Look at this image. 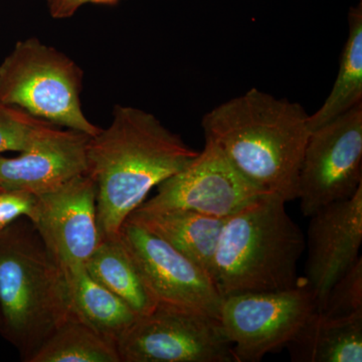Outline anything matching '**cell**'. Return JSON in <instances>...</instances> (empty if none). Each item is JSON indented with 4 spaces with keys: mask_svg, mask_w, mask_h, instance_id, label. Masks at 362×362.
Here are the masks:
<instances>
[{
    "mask_svg": "<svg viewBox=\"0 0 362 362\" xmlns=\"http://www.w3.org/2000/svg\"><path fill=\"white\" fill-rule=\"evenodd\" d=\"M315 310V297L302 279L291 289L223 297L218 321L235 362H257L285 347Z\"/></svg>",
    "mask_w": 362,
    "mask_h": 362,
    "instance_id": "8992f818",
    "label": "cell"
},
{
    "mask_svg": "<svg viewBox=\"0 0 362 362\" xmlns=\"http://www.w3.org/2000/svg\"><path fill=\"white\" fill-rule=\"evenodd\" d=\"M286 346L295 362H361L362 312L332 317L315 310Z\"/></svg>",
    "mask_w": 362,
    "mask_h": 362,
    "instance_id": "9a60e30c",
    "label": "cell"
},
{
    "mask_svg": "<svg viewBox=\"0 0 362 362\" xmlns=\"http://www.w3.org/2000/svg\"><path fill=\"white\" fill-rule=\"evenodd\" d=\"M197 154L156 116L117 105L110 126L90 137L87 145L101 239L118 237L150 190L182 170Z\"/></svg>",
    "mask_w": 362,
    "mask_h": 362,
    "instance_id": "6da1fadb",
    "label": "cell"
},
{
    "mask_svg": "<svg viewBox=\"0 0 362 362\" xmlns=\"http://www.w3.org/2000/svg\"><path fill=\"white\" fill-rule=\"evenodd\" d=\"M83 73L75 62L39 40H21L0 65V103L66 129L97 135L82 110Z\"/></svg>",
    "mask_w": 362,
    "mask_h": 362,
    "instance_id": "5b68a950",
    "label": "cell"
},
{
    "mask_svg": "<svg viewBox=\"0 0 362 362\" xmlns=\"http://www.w3.org/2000/svg\"><path fill=\"white\" fill-rule=\"evenodd\" d=\"M2 190H4V188H2L1 185H0V192H2Z\"/></svg>",
    "mask_w": 362,
    "mask_h": 362,
    "instance_id": "cb8c5ba5",
    "label": "cell"
},
{
    "mask_svg": "<svg viewBox=\"0 0 362 362\" xmlns=\"http://www.w3.org/2000/svg\"><path fill=\"white\" fill-rule=\"evenodd\" d=\"M71 315L65 274L26 218L0 233V333L30 357Z\"/></svg>",
    "mask_w": 362,
    "mask_h": 362,
    "instance_id": "277c9868",
    "label": "cell"
},
{
    "mask_svg": "<svg viewBox=\"0 0 362 362\" xmlns=\"http://www.w3.org/2000/svg\"><path fill=\"white\" fill-rule=\"evenodd\" d=\"M37 197L30 223L47 251L63 270L85 266L101 240L95 181L87 173Z\"/></svg>",
    "mask_w": 362,
    "mask_h": 362,
    "instance_id": "8fae6325",
    "label": "cell"
},
{
    "mask_svg": "<svg viewBox=\"0 0 362 362\" xmlns=\"http://www.w3.org/2000/svg\"><path fill=\"white\" fill-rule=\"evenodd\" d=\"M37 197L23 190L0 192V233L14 221L26 218L32 221L37 211Z\"/></svg>",
    "mask_w": 362,
    "mask_h": 362,
    "instance_id": "7402d4cb",
    "label": "cell"
},
{
    "mask_svg": "<svg viewBox=\"0 0 362 362\" xmlns=\"http://www.w3.org/2000/svg\"><path fill=\"white\" fill-rule=\"evenodd\" d=\"M120 238L157 303L218 319L223 297L204 269L132 221H125Z\"/></svg>",
    "mask_w": 362,
    "mask_h": 362,
    "instance_id": "30bf717a",
    "label": "cell"
},
{
    "mask_svg": "<svg viewBox=\"0 0 362 362\" xmlns=\"http://www.w3.org/2000/svg\"><path fill=\"white\" fill-rule=\"evenodd\" d=\"M119 0H51L49 4L52 18H66L73 16L84 4H115Z\"/></svg>",
    "mask_w": 362,
    "mask_h": 362,
    "instance_id": "603a6c76",
    "label": "cell"
},
{
    "mask_svg": "<svg viewBox=\"0 0 362 362\" xmlns=\"http://www.w3.org/2000/svg\"><path fill=\"white\" fill-rule=\"evenodd\" d=\"M47 1H49H49H51V0H47Z\"/></svg>",
    "mask_w": 362,
    "mask_h": 362,
    "instance_id": "d4e9b609",
    "label": "cell"
},
{
    "mask_svg": "<svg viewBox=\"0 0 362 362\" xmlns=\"http://www.w3.org/2000/svg\"><path fill=\"white\" fill-rule=\"evenodd\" d=\"M362 185V103L311 131L297 183L305 216L356 194Z\"/></svg>",
    "mask_w": 362,
    "mask_h": 362,
    "instance_id": "ba28073f",
    "label": "cell"
},
{
    "mask_svg": "<svg viewBox=\"0 0 362 362\" xmlns=\"http://www.w3.org/2000/svg\"><path fill=\"white\" fill-rule=\"evenodd\" d=\"M226 218L185 209L159 211L136 209L127 221L158 235L211 277L214 254Z\"/></svg>",
    "mask_w": 362,
    "mask_h": 362,
    "instance_id": "5bb4252c",
    "label": "cell"
},
{
    "mask_svg": "<svg viewBox=\"0 0 362 362\" xmlns=\"http://www.w3.org/2000/svg\"><path fill=\"white\" fill-rule=\"evenodd\" d=\"M90 137L78 131L59 130L47 124L20 156H0V185L4 190L40 195L87 175Z\"/></svg>",
    "mask_w": 362,
    "mask_h": 362,
    "instance_id": "4fadbf2b",
    "label": "cell"
},
{
    "mask_svg": "<svg viewBox=\"0 0 362 362\" xmlns=\"http://www.w3.org/2000/svg\"><path fill=\"white\" fill-rule=\"evenodd\" d=\"M157 194L137 209H185L214 218H228L266 194L246 180L214 143L175 175L162 181Z\"/></svg>",
    "mask_w": 362,
    "mask_h": 362,
    "instance_id": "9c48e42d",
    "label": "cell"
},
{
    "mask_svg": "<svg viewBox=\"0 0 362 362\" xmlns=\"http://www.w3.org/2000/svg\"><path fill=\"white\" fill-rule=\"evenodd\" d=\"M362 103V4L349 16V37L340 58L339 71L322 106L308 116L310 131L317 129Z\"/></svg>",
    "mask_w": 362,
    "mask_h": 362,
    "instance_id": "ac0fdd59",
    "label": "cell"
},
{
    "mask_svg": "<svg viewBox=\"0 0 362 362\" xmlns=\"http://www.w3.org/2000/svg\"><path fill=\"white\" fill-rule=\"evenodd\" d=\"M303 107L258 89L209 111L202 121L206 141L266 194L297 199V183L310 136Z\"/></svg>",
    "mask_w": 362,
    "mask_h": 362,
    "instance_id": "7a4b0ae2",
    "label": "cell"
},
{
    "mask_svg": "<svg viewBox=\"0 0 362 362\" xmlns=\"http://www.w3.org/2000/svg\"><path fill=\"white\" fill-rule=\"evenodd\" d=\"M85 267L95 280L122 299L138 316L149 314L158 305L120 235L101 239Z\"/></svg>",
    "mask_w": 362,
    "mask_h": 362,
    "instance_id": "e0dca14e",
    "label": "cell"
},
{
    "mask_svg": "<svg viewBox=\"0 0 362 362\" xmlns=\"http://www.w3.org/2000/svg\"><path fill=\"white\" fill-rule=\"evenodd\" d=\"M71 314L117 346L138 318L122 299L90 275L85 266L65 269Z\"/></svg>",
    "mask_w": 362,
    "mask_h": 362,
    "instance_id": "2e32d148",
    "label": "cell"
},
{
    "mask_svg": "<svg viewBox=\"0 0 362 362\" xmlns=\"http://www.w3.org/2000/svg\"><path fill=\"white\" fill-rule=\"evenodd\" d=\"M327 316L343 317L362 312L361 257L331 287L319 310Z\"/></svg>",
    "mask_w": 362,
    "mask_h": 362,
    "instance_id": "44dd1931",
    "label": "cell"
},
{
    "mask_svg": "<svg viewBox=\"0 0 362 362\" xmlns=\"http://www.w3.org/2000/svg\"><path fill=\"white\" fill-rule=\"evenodd\" d=\"M121 362H235L218 319L157 305L117 342Z\"/></svg>",
    "mask_w": 362,
    "mask_h": 362,
    "instance_id": "52a82bcc",
    "label": "cell"
},
{
    "mask_svg": "<svg viewBox=\"0 0 362 362\" xmlns=\"http://www.w3.org/2000/svg\"><path fill=\"white\" fill-rule=\"evenodd\" d=\"M28 362H121L114 343L71 315Z\"/></svg>",
    "mask_w": 362,
    "mask_h": 362,
    "instance_id": "d6986e66",
    "label": "cell"
},
{
    "mask_svg": "<svg viewBox=\"0 0 362 362\" xmlns=\"http://www.w3.org/2000/svg\"><path fill=\"white\" fill-rule=\"evenodd\" d=\"M309 218L304 280L319 310L333 284L361 257L362 185L349 199L328 204Z\"/></svg>",
    "mask_w": 362,
    "mask_h": 362,
    "instance_id": "7c38bea8",
    "label": "cell"
},
{
    "mask_svg": "<svg viewBox=\"0 0 362 362\" xmlns=\"http://www.w3.org/2000/svg\"><path fill=\"white\" fill-rule=\"evenodd\" d=\"M47 124L20 108L0 103V153L25 151Z\"/></svg>",
    "mask_w": 362,
    "mask_h": 362,
    "instance_id": "ffe728a7",
    "label": "cell"
},
{
    "mask_svg": "<svg viewBox=\"0 0 362 362\" xmlns=\"http://www.w3.org/2000/svg\"><path fill=\"white\" fill-rule=\"evenodd\" d=\"M266 194L226 218L214 257L213 278L221 297L296 287L305 235L286 209Z\"/></svg>",
    "mask_w": 362,
    "mask_h": 362,
    "instance_id": "3957f363",
    "label": "cell"
}]
</instances>
